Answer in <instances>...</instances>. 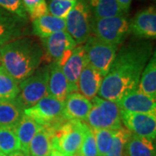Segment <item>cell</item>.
<instances>
[{
    "label": "cell",
    "instance_id": "obj_9",
    "mask_svg": "<svg viewBox=\"0 0 156 156\" xmlns=\"http://www.w3.org/2000/svg\"><path fill=\"white\" fill-rule=\"evenodd\" d=\"M91 30L96 37L118 46L129 33V22L124 14L99 19L92 17Z\"/></svg>",
    "mask_w": 156,
    "mask_h": 156
},
{
    "label": "cell",
    "instance_id": "obj_6",
    "mask_svg": "<svg viewBox=\"0 0 156 156\" xmlns=\"http://www.w3.org/2000/svg\"><path fill=\"white\" fill-rule=\"evenodd\" d=\"M64 102L47 95L35 105L23 110V115L32 119L44 128H54L66 122L63 114Z\"/></svg>",
    "mask_w": 156,
    "mask_h": 156
},
{
    "label": "cell",
    "instance_id": "obj_21",
    "mask_svg": "<svg viewBox=\"0 0 156 156\" xmlns=\"http://www.w3.org/2000/svg\"><path fill=\"white\" fill-rule=\"evenodd\" d=\"M123 156H156L154 140L132 134L125 146Z\"/></svg>",
    "mask_w": 156,
    "mask_h": 156
},
{
    "label": "cell",
    "instance_id": "obj_27",
    "mask_svg": "<svg viewBox=\"0 0 156 156\" xmlns=\"http://www.w3.org/2000/svg\"><path fill=\"white\" fill-rule=\"evenodd\" d=\"M17 151H20V147L15 129L0 127V154L9 156Z\"/></svg>",
    "mask_w": 156,
    "mask_h": 156
},
{
    "label": "cell",
    "instance_id": "obj_35",
    "mask_svg": "<svg viewBox=\"0 0 156 156\" xmlns=\"http://www.w3.org/2000/svg\"><path fill=\"white\" fill-rule=\"evenodd\" d=\"M49 156H65L63 154H62L60 151L56 150L55 148H51L50 154Z\"/></svg>",
    "mask_w": 156,
    "mask_h": 156
},
{
    "label": "cell",
    "instance_id": "obj_32",
    "mask_svg": "<svg viewBox=\"0 0 156 156\" xmlns=\"http://www.w3.org/2000/svg\"><path fill=\"white\" fill-rule=\"evenodd\" d=\"M0 7L11 14L28 21V14L24 9L22 0H0Z\"/></svg>",
    "mask_w": 156,
    "mask_h": 156
},
{
    "label": "cell",
    "instance_id": "obj_3",
    "mask_svg": "<svg viewBox=\"0 0 156 156\" xmlns=\"http://www.w3.org/2000/svg\"><path fill=\"white\" fill-rule=\"evenodd\" d=\"M86 123L78 120H69L59 127L51 129V147L65 156L78 154L83 138Z\"/></svg>",
    "mask_w": 156,
    "mask_h": 156
},
{
    "label": "cell",
    "instance_id": "obj_2",
    "mask_svg": "<svg viewBox=\"0 0 156 156\" xmlns=\"http://www.w3.org/2000/svg\"><path fill=\"white\" fill-rule=\"evenodd\" d=\"M44 52L42 45L34 39H15L1 46V66L19 83L39 68Z\"/></svg>",
    "mask_w": 156,
    "mask_h": 156
},
{
    "label": "cell",
    "instance_id": "obj_25",
    "mask_svg": "<svg viewBox=\"0 0 156 156\" xmlns=\"http://www.w3.org/2000/svg\"><path fill=\"white\" fill-rule=\"evenodd\" d=\"M93 18H106L124 14L116 0H89Z\"/></svg>",
    "mask_w": 156,
    "mask_h": 156
},
{
    "label": "cell",
    "instance_id": "obj_38",
    "mask_svg": "<svg viewBox=\"0 0 156 156\" xmlns=\"http://www.w3.org/2000/svg\"><path fill=\"white\" fill-rule=\"evenodd\" d=\"M74 156H82V155H80V154H76V155H74Z\"/></svg>",
    "mask_w": 156,
    "mask_h": 156
},
{
    "label": "cell",
    "instance_id": "obj_10",
    "mask_svg": "<svg viewBox=\"0 0 156 156\" xmlns=\"http://www.w3.org/2000/svg\"><path fill=\"white\" fill-rule=\"evenodd\" d=\"M44 46L43 60L55 63L59 67L67 62L73 50L77 46L71 36L66 30H60L42 39Z\"/></svg>",
    "mask_w": 156,
    "mask_h": 156
},
{
    "label": "cell",
    "instance_id": "obj_17",
    "mask_svg": "<svg viewBox=\"0 0 156 156\" xmlns=\"http://www.w3.org/2000/svg\"><path fill=\"white\" fill-rule=\"evenodd\" d=\"M102 79L103 76L87 63L79 76L78 90L83 96L91 101L98 95Z\"/></svg>",
    "mask_w": 156,
    "mask_h": 156
},
{
    "label": "cell",
    "instance_id": "obj_36",
    "mask_svg": "<svg viewBox=\"0 0 156 156\" xmlns=\"http://www.w3.org/2000/svg\"><path fill=\"white\" fill-rule=\"evenodd\" d=\"M9 156H26L23 153H22L21 151H17V152H15V153H13V154H11V155Z\"/></svg>",
    "mask_w": 156,
    "mask_h": 156
},
{
    "label": "cell",
    "instance_id": "obj_24",
    "mask_svg": "<svg viewBox=\"0 0 156 156\" xmlns=\"http://www.w3.org/2000/svg\"><path fill=\"white\" fill-rule=\"evenodd\" d=\"M51 148V129L43 127L30 143L29 156H49Z\"/></svg>",
    "mask_w": 156,
    "mask_h": 156
},
{
    "label": "cell",
    "instance_id": "obj_11",
    "mask_svg": "<svg viewBox=\"0 0 156 156\" xmlns=\"http://www.w3.org/2000/svg\"><path fill=\"white\" fill-rule=\"evenodd\" d=\"M121 119L131 134L154 140L156 137V115L132 113L121 110Z\"/></svg>",
    "mask_w": 156,
    "mask_h": 156
},
{
    "label": "cell",
    "instance_id": "obj_13",
    "mask_svg": "<svg viewBox=\"0 0 156 156\" xmlns=\"http://www.w3.org/2000/svg\"><path fill=\"white\" fill-rule=\"evenodd\" d=\"M129 32L139 38L155 39V8L150 6L138 12L129 23Z\"/></svg>",
    "mask_w": 156,
    "mask_h": 156
},
{
    "label": "cell",
    "instance_id": "obj_8",
    "mask_svg": "<svg viewBox=\"0 0 156 156\" xmlns=\"http://www.w3.org/2000/svg\"><path fill=\"white\" fill-rule=\"evenodd\" d=\"M83 47L88 63L104 77L116 56V45L105 42L95 36H90Z\"/></svg>",
    "mask_w": 156,
    "mask_h": 156
},
{
    "label": "cell",
    "instance_id": "obj_20",
    "mask_svg": "<svg viewBox=\"0 0 156 156\" xmlns=\"http://www.w3.org/2000/svg\"><path fill=\"white\" fill-rule=\"evenodd\" d=\"M43 128L32 119L23 115L21 120L14 128L18 139L20 151L26 156H29V146L36 134Z\"/></svg>",
    "mask_w": 156,
    "mask_h": 156
},
{
    "label": "cell",
    "instance_id": "obj_5",
    "mask_svg": "<svg viewBox=\"0 0 156 156\" xmlns=\"http://www.w3.org/2000/svg\"><path fill=\"white\" fill-rule=\"evenodd\" d=\"M85 123L93 129L118 130L122 128L121 109L115 101L95 96Z\"/></svg>",
    "mask_w": 156,
    "mask_h": 156
},
{
    "label": "cell",
    "instance_id": "obj_34",
    "mask_svg": "<svg viewBox=\"0 0 156 156\" xmlns=\"http://www.w3.org/2000/svg\"><path fill=\"white\" fill-rule=\"evenodd\" d=\"M116 1L123 13L128 12L129 8H130V5H131L132 0H116Z\"/></svg>",
    "mask_w": 156,
    "mask_h": 156
},
{
    "label": "cell",
    "instance_id": "obj_16",
    "mask_svg": "<svg viewBox=\"0 0 156 156\" xmlns=\"http://www.w3.org/2000/svg\"><path fill=\"white\" fill-rule=\"evenodd\" d=\"M92 108L91 101L78 92H72L64 101L63 114L66 120L85 122Z\"/></svg>",
    "mask_w": 156,
    "mask_h": 156
},
{
    "label": "cell",
    "instance_id": "obj_39",
    "mask_svg": "<svg viewBox=\"0 0 156 156\" xmlns=\"http://www.w3.org/2000/svg\"><path fill=\"white\" fill-rule=\"evenodd\" d=\"M0 156H5V155H3V154H0Z\"/></svg>",
    "mask_w": 156,
    "mask_h": 156
},
{
    "label": "cell",
    "instance_id": "obj_28",
    "mask_svg": "<svg viewBox=\"0 0 156 156\" xmlns=\"http://www.w3.org/2000/svg\"><path fill=\"white\" fill-rule=\"evenodd\" d=\"M93 131L97 148V156H106L111 147L115 130L93 129Z\"/></svg>",
    "mask_w": 156,
    "mask_h": 156
},
{
    "label": "cell",
    "instance_id": "obj_37",
    "mask_svg": "<svg viewBox=\"0 0 156 156\" xmlns=\"http://www.w3.org/2000/svg\"><path fill=\"white\" fill-rule=\"evenodd\" d=\"M66 1H71V2H76L77 0H66Z\"/></svg>",
    "mask_w": 156,
    "mask_h": 156
},
{
    "label": "cell",
    "instance_id": "obj_12",
    "mask_svg": "<svg viewBox=\"0 0 156 156\" xmlns=\"http://www.w3.org/2000/svg\"><path fill=\"white\" fill-rule=\"evenodd\" d=\"M27 23L28 21L0 7V46L25 35Z\"/></svg>",
    "mask_w": 156,
    "mask_h": 156
},
{
    "label": "cell",
    "instance_id": "obj_22",
    "mask_svg": "<svg viewBox=\"0 0 156 156\" xmlns=\"http://www.w3.org/2000/svg\"><path fill=\"white\" fill-rule=\"evenodd\" d=\"M137 89L151 98L156 99V56L154 53L141 73Z\"/></svg>",
    "mask_w": 156,
    "mask_h": 156
},
{
    "label": "cell",
    "instance_id": "obj_4",
    "mask_svg": "<svg viewBox=\"0 0 156 156\" xmlns=\"http://www.w3.org/2000/svg\"><path fill=\"white\" fill-rule=\"evenodd\" d=\"M50 70V64L37 68L30 76L18 83L19 94L15 101L23 110L33 106L42 98L49 95Z\"/></svg>",
    "mask_w": 156,
    "mask_h": 156
},
{
    "label": "cell",
    "instance_id": "obj_19",
    "mask_svg": "<svg viewBox=\"0 0 156 156\" xmlns=\"http://www.w3.org/2000/svg\"><path fill=\"white\" fill-rule=\"evenodd\" d=\"M60 30H66L65 19L52 16L50 13L32 21V32L40 38H46Z\"/></svg>",
    "mask_w": 156,
    "mask_h": 156
},
{
    "label": "cell",
    "instance_id": "obj_7",
    "mask_svg": "<svg viewBox=\"0 0 156 156\" xmlns=\"http://www.w3.org/2000/svg\"><path fill=\"white\" fill-rule=\"evenodd\" d=\"M92 12L89 0H77L65 18L66 31L77 45L84 44L91 32Z\"/></svg>",
    "mask_w": 156,
    "mask_h": 156
},
{
    "label": "cell",
    "instance_id": "obj_18",
    "mask_svg": "<svg viewBox=\"0 0 156 156\" xmlns=\"http://www.w3.org/2000/svg\"><path fill=\"white\" fill-rule=\"evenodd\" d=\"M48 93L49 95L62 102H64L68 95L71 93L67 79L62 72L61 67L55 63H50Z\"/></svg>",
    "mask_w": 156,
    "mask_h": 156
},
{
    "label": "cell",
    "instance_id": "obj_33",
    "mask_svg": "<svg viewBox=\"0 0 156 156\" xmlns=\"http://www.w3.org/2000/svg\"><path fill=\"white\" fill-rule=\"evenodd\" d=\"M22 1L25 11L27 12V14H29L34 8H36L37 6L39 5L42 2H44L45 0H22Z\"/></svg>",
    "mask_w": 156,
    "mask_h": 156
},
{
    "label": "cell",
    "instance_id": "obj_14",
    "mask_svg": "<svg viewBox=\"0 0 156 156\" xmlns=\"http://www.w3.org/2000/svg\"><path fill=\"white\" fill-rule=\"evenodd\" d=\"M155 100L136 89L122 96L115 102L122 111L156 115Z\"/></svg>",
    "mask_w": 156,
    "mask_h": 156
},
{
    "label": "cell",
    "instance_id": "obj_15",
    "mask_svg": "<svg viewBox=\"0 0 156 156\" xmlns=\"http://www.w3.org/2000/svg\"><path fill=\"white\" fill-rule=\"evenodd\" d=\"M88 58L83 46H76L73 50L71 55L67 62L61 68L65 77L67 79L70 92L78 91V80L86 64Z\"/></svg>",
    "mask_w": 156,
    "mask_h": 156
},
{
    "label": "cell",
    "instance_id": "obj_31",
    "mask_svg": "<svg viewBox=\"0 0 156 156\" xmlns=\"http://www.w3.org/2000/svg\"><path fill=\"white\" fill-rule=\"evenodd\" d=\"M76 2L66 0H50V4L48 5L49 13L52 16L65 19Z\"/></svg>",
    "mask_w": 156,
    "mask_h": 156
},
{
    "label": "cell",
    "instance_id": "obj_1",
    "mask_svg": "<svg viewBox=\"0 0 156 156\" xmlns=\"http://www.w3.org/2000/svg\"><path fill=\"white\" fill-rule=\"evenodd\" d=\"M152 56L153 45L148 42L136 41L122 47L102 79L98 97L117 101L137 89L141 73Z\"/></svg>",
    "mask_w": 156,
    "mask_h": 156
},
{
    "label": "cell",
    "instance_id": "obj_29",
    "mask_svg": "<svg viewBox=\"0 0 156 156\" xmlns=\"http://www.w3.org/2000/svg\"><path fill=\"white\" fill-rule=\"evenodd\" d=\"M131 132H129L125 127H122L118 130H115L114 140L111 147L106 156H123L125 146L127 141L131 136Z\"/></svg>",
    "mask_w": 156,
    "mask_h": 156
},
{
    "label": "cell",
    "instance_id": "obj_23",
    "mask_svg": "<svg viewBox=\"0 0 156 156\" xmlns=\"http://www.w3.org/2000/svg\"><path fill=\"white\" fill-rule=\"evenodd\" d=\"M23 115L16 101L0 100V127L14 128Z\"/></svg>",
    "mask_w": 156,
    "mask_h": 156
},
{
    "label": "cell",
    "instance_id": "obj_30",
    "mask_svg": "<svg viewBox=\"0 0 156 156\" xmlns=\"http://www.w3.org/2000/svg\"><path fill=\"white\" fill-rule=\"evenodd\" d=\"M78 154L82 156H97V148L94 131L88 124L86 125L84 130L83 138Z\"/></svg>",
    "mask_w": 156,
    "mask_h": 156
},
{
    "label": "cell",
    "instance_id": "obj_26",
    "mask_svg": "<svg viewBox=\"0 0 156 156\" xmlns=\"http://www.w3.org/2000/svg\"><path fill=\"white\" fill-rule=\"evenodd\" d=\"M19 94V85L2 66H0V100L14 101Z\"/></svg>",
    "mask_w": 156,
    "mask_h": 156
}]
</instances>
